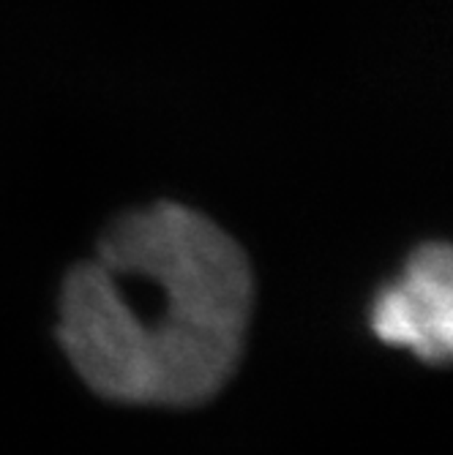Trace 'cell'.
<instances>
[{
    "instance_id": "cell-1",
    "label": "cell",
    "mask_w": 453,
    "mask_h": 455,
    "mask_svg": "<svg viewBox=\"0 0 453 455\" xmlns=\"http://www.w3.org/2000/svg\"><path fill=\"white\" fill-rule=\"evenodd\" d=\"M96 251L145 270L158 303L123 300L96 259L61 283L55 339L91 393L126 406L191 409L240 365L255 314V270L214 219L178 202L120 213Z\"/></svg>"
},
{
    "instance_id": "cell-2",
    "label": "cell",
    "mask_w": 453,
    "mask_h": 455,
    "mask_svg": "<svg viewBox=\"0 0 453 455\" xmlns=\"http://www.w3.org/2000/svg\"><path fill=\"white\" fill-rule=\"evenodd\" d=\"M368 327L385 347L407 349L424 365H448L453 352V254L445 240H426L383 283Z\"/></svg>"
}]
</instances>
